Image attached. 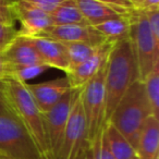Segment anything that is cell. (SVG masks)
<instances>
[{
	"mask_svg": "<svg viewBox=\"0 0 159 159\" xmlns=\"http://www.w3.org/2000/svg\"><path fill=\"white\" fill-rule=\"evenodd\" d=\"M152 116L142 80H137L125 92L107 122L111 123L136 148L144 123Z\"/></svg>",
	"mask_w": 159,
	"mask_h": 159,
	"instance_id": "3957f363",
	"label": "cell"
},
{
	"mask_svg": "<svg viewBox=\"0 0 159 159\" xmlns=\"http://www.w3.org/2000/svg\"><path fill=\"white\" fill-rule=\"evenodd\" d=\"M63 45L66 47L69 64H70L69 70L85 61L89 56L93 55L97 48V47H93L91 45L83 44V43H63Z\"/></svg>",
	"mask_w": 159,
	"mask_h": 159,
	"instance_id": "44dd1931",
	"label": "cell"
},
{
	"mask_svg": "<svg viewBox=\"0 0 159 159\" xmlns=\"http://www.w3.org/2000/svg\"><path fill=\"white\" fill-rule=\"evenodd\" d=\"M16 21L21 24L19 34L26 37L46 36L48 31L53 26L50 14L43 12L36 8L16 0L13 3Z\"/></svg>",
	"mask_w": 159,
	"mask_h": 159,
	"instance_id": "9c48e42d",
	"label": "cell"
},
{
	"mask_svg": "<svg viewBox=\"0 0 159 159\" xmlns=\"http://www.w3.org/2000/svg\"><path fill=\"white\" fill-rule=\"evenodd\" d=\"M105 66L81 89V102L86 122L87 141L89 143L106 124Z\"/></svg>",
	"mask_w": 159,
	"mask_h": 159,
	"instance_id": "8992f818",
	"label": "cell"
},
{
	"mask_svg": "<svg viewBox=\"0 0 159 159\" xmlns=\"http://www.w3.org/2000/svg\"><path fill=\"white\" fill-rule=\"evenodd\" d=\"M0 83L10 112L25 128L40 155L45 159H49L44 116L30 94L26 84L14 77L0 81Z\"/></svg>",
	"mask_w": 159,
	"mask_h": 159,
	"instance_id": "7a4b0ae2",
	"label": "cell"
},
{
	"mask_svg": "<svg viewBox=\"0 0 159 159\" xmlns=\"http://www.w3.org/2000/svg\"><path fill=\"white\" fill-rule=\"evenodd\" d=\"M16 21V12L12 6H3L0 5V23L14 25Z\"/></svg>",
	"mask_w": 159,
	"mask_h": 159,
	"instance_id": "4316f807",
	"label": "cell"
},
{
	"mask_svg": "<svg viewBox=\"0 0 159 159\" xmlns=\"http://www.w3.org/2000/svg\"><path fill=\"white\" fill-rule=\"evenodd\" d=\"M21 1L40 11L51 14L66 0H21Z\"/></svg>",
	"mask_w": 159,
	"mask_h": 159,
	"instance_id": "cb8c5ba5",
	"label": "cell"
},
{
	"mask_svg": "<svg viewBox=\"0 0 159 159\" xmlns=\"http://www.w3.org/2000/svg\"><path fill=\"white\" fill-rule=\"evenodd\" d=\"M89 144H91L92 150H93L94 159H115L107 146L104 134V128Z\"/></svg>",
	"mask_w": 159,
	"mask_h": 159,
	"instance_id": "603a6c76",
	"label": "cell"
},
{
	"mask_svg": "<svg viewBox=\"0 0 159 159\" xmlns=\"http://www.w3.org/2000/svg\"><path fill=\"white\" fill-rule=\"evenodd\" d=\"M0 159H11V158H8V157H3V156H0Z\"/></svg>",
	"mask_w": 159,
	"mask_h": 159,
	"instance_id": "e575fe53",
	"label": "cell"
},
{
	"mask_svg": "<svg viewBox=\"0 0 159 159\" xmlns=\"http://www.w3.org/2000/svg\"><path fill=\"white\" fill-rule=\"evenodd\" d=\"M11 76L10 66L8 64L7 59L5 57L3 51L0 50V81H3L6 79H9Z\"/></svg>",
	"mask_w": 159,
	"mask_h": 159,
	"instance_id": "83f0119b",
	"label": "cell"
},
{
	"mask_svg": "<svg viewBox=\"0 0 159 159\" xmlns=\"http://www.w3.org/2000/svg\"><path fill=\"white\" fill-rule=\"evenodd\" d=\"M76 92L77 89H71L50 110L43 113L49 159H58V155H59L62 139H63L64 130H66V122H68L71 107H72Z\"/></svg>",
	"mask_w": 159,
	"mask_h": 159,
	"instance_id": "ba28073f",
	"label": "cell"
},
{
	"mask_svg": "<svg viewBox=\"0 0 159 159\" xmlns=\"http://www.w3.org/2000/svg\"><path fill=\"white\" fill-rule=\"evenodd\" d=\"M48 66L45 64H39V66H18V68H11V76L14 79L19 80L21 82L27 83V81L34 77L38 76L45 71L48 70Z\"/></svg>",
	"mask_w": 159,
	"mask_h": 159,
	"instance_id": "7402d4cb",
	"label": "cell"
},
{
	"mask_svg": "<svg viewBox=\"0 0 159 159\" xmlns=\"http://www.w3.org/2000/svg\"><path fill=\"white\" fill-rule=\"evenodd\" d=\"M46 36L59 42L83 43L93 47H98L107 42L95 27L89 24L52 26L46 34Z\"/></svg>",
	"mask_w": 159,
	"mask_h": 159,
	"instance_id": "7c38bea8",
	"label": "cell"
},
{
	"mask_svg": "<svg viewBox=\"0 0 159 159\" xmlns=\"http://www.w3.org/2000/svg\"><path fill=\"white\" fill-rule=\"evenodd\" d=\"M145 94L149 102L152 116L159 117V63L154 66L150 73L143 80Z\"/></svg>",
	"mask_w": 159,
	"mask_h": 159,
	"instance_id": "ffe728a7",
	"label": "cell"
},
{
	"mask_svg": "<svg viewBox=\"0 0 159 159\" xmlns=\"http://www.w3.org/2000/svg\"><path fill=\"white\" fill-rule=\"evenodd\" d=\"M139 79L136 56L130 38L115 43L105 66L106 122L129 87Z\"/></svg>",
	"mask_w": 159,
	"mask_h": 159,
	"instance_id": "6da1fadb",
	"label": "cell"
},
{
	"mask_svg": "<svg viewBox=\"0 0 159 159\" xmlns=\"http://www.w3.org/2000/svg\"><path fill=\"white\" fill-rule=\"evenodd\" d=\"M25 84L42 113L50 110L63 97L64 94H66L71 89L66 76L58 77L42 83H35V84H29V83Z\"/></svg>",
	"mask_w": 159,
	"mask_h": 159,
	"instance_id": "8fae6325",
	"label": "cell"
},
{
	"mask_svg": "<svg viewBox=\"0 0 159 159\" xmlns=\"http://www.w3.org/2000/svg\"><path fill=\"white\" fill-rule=\"evenodd\" d=\"M3 53L11 68L44 64L39 53L29 37L19 34L5 49ZM46 66V64H45Z\"/></svg>",
	"mask_w": 159,
	"mask_h": 159,
	"instance_id": "4fadbf2b",
	"label": "cell"
},
{
	"mask_svg": "<svg viewBox=\"0 0 159 159\" xmlns=\"http://www.w3.org/2000/svg\"><path fill=\"white\" fill-rule=\"evenodd\" d=\"M96 30L105 37L108 43H118L130 38L131 21L130 12L124 16L111 19L106 22H102L98 25H95Z\"/></svg>",
	"mask_w": 159,
	"mask_h": 159,
	"instance_id": "ac0fdd59",
	"label": "cell"
},
{
	"mask_svg": "<svg viewBox=\"0 0 159 159\" xmlns=\"http://www.w3.org/2000/svg\"><path fill=\"white\" fill-rule=\"evenodd\" d=\"M89 144L86 122L81 102V89H77L66 122L58 159H79Z\"/></svg>",
	"mask_w": 159,
	"mask_h": 159,
	"instance_id": "52a82bcc",
	"label": "cell"
},
{
	"mask_svg": "<svg viewBox=\"0 0 159 159\" xmlns=\"http://www.w3.org/2000/svg\"><path fill=\"white\" fill-rule=\"evenodd\" d=\"M104 134L109 152L115 159H132L136 155L130 142L109 122L105 124Z\"/></svg>",
	"mask_w": 159,
	"mask_h": 159,
	"instance_id": "e0dca14e",
	"label": "cell"
},
{
	"mask_svg": "<svg viewBox=\"0 0 159 159\" xmlns=\"http://www.w3.org/2000/svg\"><path fill=\"white\" fill-rule=\"evenodd\" d=\"M53 26L89 24L77 7L75 0H66L50 14Z\"/></svg>",
	"mask_w": 159,
	"mask_h": 159,
	"instance_id": "d6986e66",
	"label": "cell"
},
{
	"mask_svg": "<svg viewBox=\"0 0 159 159\" xmlns=\"http://www.w3.org/2000/svg\"><path fill=\"white\" fill-rule=\"evenodd\" d=\"M134 9L142 10L144 12L152 11V10H158L159 9V0H143L141 5Z\"/></svg>",
	"mask_w": 159,
	"mask_h": 159,
	"instance_id": "f1b7e54d",
	"label": "cell"
},
{
	"mask_svg": "<svg viewBox=\"0 0 159 159\" xmlns=\"http://www.w3.org/2000/svg\"><path fill=\"white\" fill-rule=\"evenodd\" d=\"M79 159H94V155H93V150H92L91 144L86 146V148L84 149L83 154L80 156Z\"/></svg>",
	"mask_w": 159,
	"mask_h": 159,
	"instance_id": "1f68e13d",
	"label": "cell"
},
{
	"mask_svg": "<svg viewBox=\"0 0 159 159\" xmlns=\"http://www.w3.org/2000/svg\"><path fill=\"white\" fill-rule=\"evenodd\" d=\"M29 38L35 46L44 64H46L48 68H55L66 73L68 72L70 64L63 43L47 36Z\"/></svg>",
	"mask_w": 159,
	"mask_h": 159,
	"instance_id": "5bb4252c",
	"label": "cell"
},
{
	"mask_svg": "<svg viewBox=\"0 0 159 159\" xmlns=\"http://www.w3.org/2000/svg\"><path fill=\"white\" fill-rule=\"evenodd\" d=\"M148 27L155 43L159 46V9L145 12Z\"/></svg>",
	"mask_w": 159,
	"mask_h": 159,
	"instance_id": "484cf974",
	"label": "cell"
},
{
	"mask_svg": "<svg viewBox=\"0 0 159 159\" xmlns=\"http://www.w3.org/2000/svg\"><path fill=\"white\" fill-rule=\"evenodd\" d=\"M10 110L8 108V105L7 102H6V98L5 95H3V92H2V87H1V83H0V116H3V115H9Z\"/></svg>",
	"mask_w": 159,
	"mask_h": 159,
	"instance_id": "f546056e",
	"label": "cell"
},
{
	"mask_svg": "<svg viewBox=\"0 0 159 159\" xmlns=\"http://www.w3.org/2000/svg\"><path fill=\"white\" fill-rule=\"evenodd\" d=\"M18 35L19 31L14 25L0 23V50L2 51Z\"/></svg>",
	"mask_w": 159,
	"mask_h": 159,
	"instance_id": "d4e9b609",
	"label": "cell"
},
{
	"mask_svg": "<svg viewBox=\"0 0 159 159\" xmlns=\"http://www.w3.org/2000/svg\"><path fill=\"white\" fill-rule=\"evenodd\" d=\"M96 1H100V2H105L112 6H120V7L128 8V9H132L133 8L128 0H96Z\"/></svg>",
	"mask_w": 159,
	"mask_h": 159,
	"instance_id": "4dcf8cb0",
	"label": "cell"
},
{
	"mask_svg": "<svg viewBox=\"0 0 159 159\" xmlns=\"http://www.w3.org/2000/svg\"><path fill=\"white\" fill-rule=\"evenodd\" d=\"M132 159H139V157H137V156H136V155H135V156H134V157H133V158H132Z\"/></svg>",
	"mask_w": 159,
	"mask_h": 159,
	"instance_id": "d590c367",
	"label": "cell"
},
{
	"mask_svg": "<svg viewBox=\"0 0 159 159\" xmlns=\"http://www.w3.org/2000/svg\"><path fill=\"white\" fill-rule=\"evenodd\" d=\"M77 7L81 10L86 22L92 26L98 25L111 19L128 14L131 10L128 8L112 6L108 3L100 2L96 0H75Z\"/></svg>",
	"mask_w": 159,
	"mask_h": 159,
	"instance_id": "9a60e30c",
	"label": "cell"
},
{
	"mask_svg": "<svg viewBox=\"0 0 159 159\" xmlns=\"http://www.w3.org/2000/svg\"><path fill=\"white\" fill-rule=\"evenodd\" d=\"M112 46V43H104L97 47L93 55L89 56L85 61L66 73L71 89H81L106 64Z\"/></svg>",
	"mask_w": 159,
	"mask_h": 159,
	"instance_id": "30bf717a",
	"label": "cell"
},
{
	"mask_svg": "<svg viewBox=\"0 0 159 159\" xmlns=\"http://www.w3.org/2000/svg\"><path fill=\"white\" fill-rule=\"evenodd\" d=\"M128 1L131 3V6H132L133 8H137L139 5H141V2L143 1V0H128Z\"/></svg>",
	"mask_w": 159,
	"mask_h": 159,
	"instance_id": "d6a6232c",
	"label": "cell"
},
{
	"mask_svg": "<svg viewBox=\"0 0 159 159\" xmlns=\"http://www.w3.org/2000/svg\"><path fill=\"white\" fill-rule=\"evenodd\" d=\"M0 156L11 159H45L25 128L12 113L0 116Z\"/></svg>",
	"mask_w": 159,
	"mask_h": 159,
	"instance_id": "5b68a950",
	"label": "cell"
},
{
	"mask_svg": "<svg viewBox=\"0 0 159 159\" xmlns=\"http://www.w3.org/2000/svg\"><path fill=\"white\" fill-rule=\"evenodd\" d=\"M130 40L136 56L139 79L143 81L159 63V46L152 36L145 12L133 8L130 11Z\"/></svg>",
	"mask_w": 159,
	"mask_h": 159,
	"instance_id": "277c9868",
	"label": "cell"
},
{
	"mask_svg": "<svg viewBox=\"0 0 159 159\" xmlns=\"http://www.w3.org/2000/svg\"><path fill=\"white\" fill-rule=\"evenodd\" d=\"M135 152L139 159H159V120L150 116L144 123Z\"/></svg>",
	"mask_w": 159,
	"mask_h": 159,
	"instance_id": "2e32d148",
	"label": "cell"
},
{
	"mask_svg": "<svg viewBox=\"0 0 159 159\" xmlns=\"http://www.w3.org/2000/svg\"><path fill=\"white\" fill-rule=\"evenodd\" d=\"M16 0H0V5L3 6H12Z\"/></svg>",
	"mask_w": 159,
	"mask_h": 159,
	"instance_id": "836d02e7",
	"label": "cell"
}]
</instances>
